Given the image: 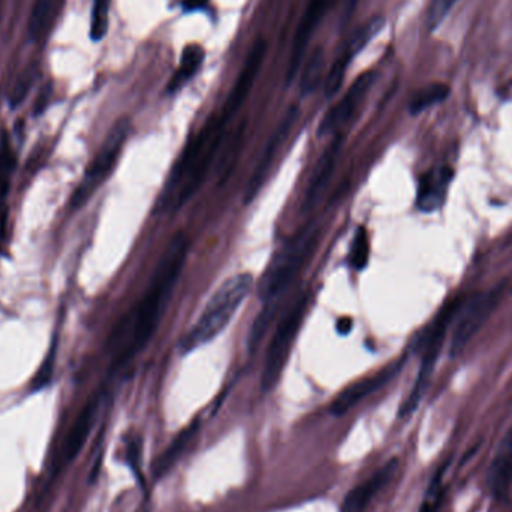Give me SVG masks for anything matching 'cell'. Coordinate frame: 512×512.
Here are the masks:
<instances>
[{
	"label": "cell",
	"instance_id": "1",
	"mask_svg": "<svg viewBox=\"0 0 512 512\" xmlns=\"http://www.w3.org/2000/svg\"><path fill=\"white\" fill-rule=\"evenodd\" d=\"M189 246L191 243L185 233H177L168 243L153 271L146 294L126 321L125 330L120 328L114 336L113 369L126 366L152 340L185 267Z\"/></svg>",
	"mask_w": 512,
	"mask_h": 512
},
{
	"label": "cell",
	"instance_id": "2",
	"mask_svg": "<svg viewBox=\"0 0 512 512\" xmlns=\"http://www.w3.org/2000/svg\"><path fill=\"white\" fill-rule=\"evenodd\" d=\"M227 125L221 114L210 117L206 126L189 140L159 197V212L179 210L194 197L215 161Z\"/></svg>",
	"mask_w": 512,
	"mask_h": 512
},
{
	"label": "cell",
	"instance_id": "3",
	"mask_svg": "<svg viewBox=\"0 0 512 512\" xmlns=\"http://www.w3.org/2000/svg\"><path fill=\"white\" fill-rule=\"evenodd\" d=\"M255 279L251 273H240L222 283L204 307L200 319L183 336L180 351L183 354L195 351L212 342L233 321L243 301L251 295Z\"/></svg>",
	"mask_w": 512,
	"mask_h": 512
},
{
	"label": "cell",
	"instance_id": "4",
	"mask_svg": "<svg viewBox=\"0 0 512 512\" xmlns=\"http://www.w3.org/2000/svg\"><path fill=\"white\" fill-rule=\"evenodd\" d=\"M319 236L318 225H306L280 246L258 282V295L265 304H279L282 295L315 254Z\"/></svg>",
	"mask_w": 512,
	"mask_h": 512
},
{
	"label": "cell",
	"instance_id": "5",
	"mask_svg": "<svg viewBox=\"0 0 512 512\" xmlns=\"http://www.w3.org/2000/svg\"><path fill=\"white\" fill-rule=\"evenodd\" d=\"M310 301H312V292L309 289L301 291L291 307L286 310L282 321L279 322L273 337H271L261 378V388L265 393L273 391L274 387L279 384L280 378H282L283 370H285L289 354H291V348L294 346L298 333H300L304 319H306Z\"/></svg>",
	"mask_w": 512,
	"mask_h": 512
},
{
	"label": "cell",
	"instance_id": "6",
	"mask_svg": "<svg viewBox=\"0 0 512 512\" xmlns=\"http://www.w3.org/2000/svg\"><path fill=\"white\" fill-rule=\"evenodd\" d=\"M462 307V298L460 297L448 301L442 307L441 312L436 315L435 321L430 324L429 330L426 331L423 339H421L423 357H421L420 372H418L417 381H415L411 394H409L408 399L405 400L402 408H400V418L411 417L417 411L418 405H420L424 394H426L427 387H429L430 378H432L436 361L439 358V352H441L445 337H447L448 327L459 316Z\"/></svg>",
	"mask_w": 512,
	"mask_h": 512
},
{
	"label": "cell",
	"instance_id": "7",
	"mask_svg": "<svg viewBox=\"0 0 512 512\" xmlns=\"http://www.w3.org/2000/svg\"><path fill=\"white\" fill-rule=\"evenodd\" d=\"M129 134H131V120L128 117H123V119L114 123L101 149L87 167L80 185L71 195L69 209L74 210V212L81 209L93 197V194L104 185L105 180L111 176L117 162H119Z\"/></svg>",
	"mask_w": 512,
	"mask_h": 512
},
{
	"label": "cell",
	"instance_id": "8",
	"mask_svg": "<svg viewBox=\"0 0 512 512\" xmlns=\"http://www.w3.org/2000/svg\"><path fill=\"white\" fill-rule=\"evenodd\" d=\"M504 285L496 286L490 291L478 294L468 306L459 312V321L451 337V357L462 354L463 349L471 342L472 337L489 321L490 316L498 309L501 298L504 297Z\"/></svg>",
	"mask_w": 512,
	"mask_h": 512
},
{
	"label": "cell",
	"instance_id": "9",
	"mask_svg": "<svg viewBox=\"0 0 512 512\" xmlns=\"http://www.w3.org/2000/svg\"><path fill=\"white\" fill-rule=\"evenodd\" d=\"M297 119V107H289L288 111L283 114L282 120H280L277 128L274 129L270 140L267 141L264 150H262L261 156H259L258 164L255 165L254 173H252L248 186H246L245 194H243V203L251 204L252 201L258 197L262 188H264L265 182H267L268 179V174H270L274 161H276L277 153L282 149L285 141L288 140L289 134H291L295 123H297Z\"/></svg>",
	"mask_w": 512,
	"mask_h": 512
},
{
	"label": "cell",
	"instance_id": "10",
	"mask_svg": "<svg viewBox=\"0 0 512 512\" xmlns=\"http://www.w3.org/2000/svg\"><path fill=\"white\" fill-rule=\"evenodd\" d=\"M376 78H378V74L375 71H367L354 81L351 89L331 110L327 111L324 119L319 123V137H330V135L337 134L352 119L375 84Z\"/></svg>",
	"mask_w": 512,
	"mask_h": 512
},
{
	"label": "cell",
	"instance_id": "11",
	"mask_svg": "<svg viewBox=\"0 0 512 512\" xmlns=\"http://www.w3.org/2000/svg\"><path fill=\"white\" fill-rule=\"evenodd\" d=\"M403 363H405V360L394 361V363L388 364L387 367L379 370L378 373H373V375L360 379V381L346 387L331 403L330 414L334 415V417H342L349 409L357 406L361 400L366 399L375 391L381 390L391 379L399 375Z\"/></svg>",
	"mask_w": 512,
	"mask_h": 512
},
{
	"label": "cell",
	"instance_id": "12",
	"mask_svg": "<svg viewBox=\"0 0 512 512\" xmlns=\"http://www.w3.org/2000/svg\"><path fill=\"white\" fill-rule=\"evenodd\" d=\"M336 0H310L301 18L300 26L295 32L294 42H292L291 57H289L288 72H286V81L291 83L297 77L301 65H303L304 53H306L307 45L316 27L321 23L327 11Z\"/></svg>",
	"mask_w": 512,
	"mask_h": 512
},
{
	"label": "cell",
	"instance_id": "13",
	"mask_svg": "<svg viewBox=\"0 0 512 512\" xmlns=\"http://www.w3.org/2000/svg\"><path fill=\"white\" fill-rule=\"evenodd\" d=\"M265 54H267V42L264 39L255 42L248 59H246L245 66H243L242 72H240L239 78H237L236 84H234L233 90H231L230 96H228L227 102H225L224 110H222L221 116L224 117L225 122H230L239 113L246 99H248L249 93H251L252 87H254L256 77H258L259 71H261Z\"/></svg>",
	"mask_w": 512,
	"mask_h": 512
},
{
	"label": "cell",
	"instance_id": "14",
	"mask_svg": "<svg viewBox=\"0 0 512 512\" xmlns=\"http://www.w3.org/2000/svg\"><path fill=\"white\" fill-rule=\"evenodd\" d=\"M454 179L453 168L436 167L427 171L418 183L417 207L421 212H435L444 206L448 189Z\"/></svg>",
	"mask_w": 512,
	"mask_h": 512
},
{
	"label": "cell",
	"instance_id": "15",
	"mask_svg": "<svg viewBox=\"0 0 512 512\" xmlns=\"http://www.w3.org/2000/svg\"><path fill=\"white\" fill-rule=\"evenodd\" d=\"M397 469H399V460L393 459L385 463L369 480L364 481L346 495L343 499L342 512H366L375 496L393 480Z\"/></svg>",
	"mask_w": 512,
	"mask_h": 512
},
{
	"label": "cell",
	"instance_id": "16",
	"mask_svg": "<svg viewBox=\"0 0 512 512\" xmlns=\"http://www.w3.org/2000/svg\"><path fill=\"white\" fill-rule=\"evenodd\" d=\"M342 135L336 134V137L328 144L325 152L322 153L319 161L316 162L315 170L309 180L306 194H304V207L307 210L312 209L327 189L334 170H336L337 159H339L340 150H342Z\"/></svg>",
	"mask_w": 512,
	"mask_h": 512
},
{
	"label": "cell",
	"instance_id": "17",
	"mask_svg": "<svg viewBox=\"0 0 512 512\" xmlns=\"http://www.w3.org/2000/svg\"><path fill=\"white\" fill-rule=\"evenodd\" d=\"M101 402L102 396L96 394V396H93L92 399L87 402L83 411L78 415L71 432H69L68 438H66L65 447H63L65 462H72V460L80 454L81 448L84 447L87 438H89L90 430H92L93 424H95L96 417H98Z\"/></svg>",
	"mask_w": 512,
	"mask_h": 512
},
{
	"label": "cell",
	"instance_id": "18",
	"mask_svg": "<svg viewBox=\"0 0 512 512\" xmlns=\"http://www.w3.org/2000/svg\"><path fill=\"white\" fill-rule=\"evenodd\" d=\"M512 484V427L499 444L489 471V486L493 495L502 498Z\"/></svg>",
	"mask_w": 512,
	"mask_h": 512
},
{
	"label": "cell",
	"instance_id": "19",
	"mask_svg": "<svg viewBox=\"0 0 512 512\" xmlns=\"http://www.w3.org/2000/svg\"><path fill=\"white\" fill-rule=\"evenodd\" d=\"M198 430H200V420H195L194 423L189 424L186 429H183L182 432L176 436V439L171 442L170 447L162 453L158 462L155 463L156 480H162V478L174 468V465L179 462L180 457L185 454L186 448L194 441Z\"/></svg>",
	"mask_w": 512,
	"mask_h": 512
},
{
	"label": "cell",
	"instance_id": "20",
	"mask_svg": "<svg viewBox=\"0 0 512 512\" xmlns=\"http://www.w3.org/2000/svg\"><path fill=\"white\" fill-rule=\"evenodd\" d=\"M56 8L57 0H35L27 21V35L30 41H44L53 26Z\"/></svg>",
	"mask_w": 512,
	"mask_h": 512
},
{
	"label": "cell",
	"instance_id": "21",
	"mask_svg": "<svg viewBox=\"0 0 512 512\" xmlns=\"http://www.w3.org/2000/svg\"><path fill=\"white\" fill-rule=\"evenodd\" d=\"M204 57H206V51L201 45L191 44L185 47L182 59H180L179 69L168 83V93H176L177 90L182 89L197 74L198 69L203 65Z\"/></svg>",
	"mask_w": 512,
	"mask_h": 512
},
{
	"label": "cell",
	"instance_id": "22",
	"mask_svg": "<svg viewBox=\"0 0 512 512\" xmlns=\"http://www.w3.org/2000/svg\"><path fill=\"white\" fill-rule=\"evenodd\" d=\"M384 26L385 17H382V15H373L363 26L358 27V29L352 33L351 39H349L348 44L345 45V50L340 54V57H343L346 62L351 63L354 57L357 56L358 53H361L375 36H378V33L384 29Z\"/></svg>",
	"mask_w": 512,
	"mask_h": 512
},
{
	"label": "cell",
	"instance_id": "23",
	"mask_svg": "<svg viewBox=\"0 0 512 512\" xmlns=\"http://www.w3.org/2000/svg\"><path fill=\"white\" fill-rule=\"evenodd\" d=\"M325 53L324 48L318 47L312 51L309 59L304 63L303 75H301V95L309 96L315 92L324 74Z\"/></svg>",
	"mask_w": 512,
	"mask_h": 512
},
{
	"label": "cell",
	"instance_id": "24",
	"mask_svg": "<svg viewBox=\"0 0 512 512\" xmlns=\"http://www.w3.org/2000/svg\"><path fill=\"white\" fill-rule=\"evenodd\" d=\"M450 92V86H447V84H429V86L423 87V89L418 90V92L412 96L411 102H409V111H411V114L423 113L427 108L444 102L445 99L450 96Z\"/></svg>",
	"mask_w": 512,
	"mask_h": 512
},
{
	"label": "cell",
	"instance_id": "25",
	"mask_svg": "<svg viewBox=\"0 0 512 512\" xmlns=\"http://www.w3.org/2000/svg\"><path fill=\"white\" fill-rule=\"evenodd\" d=\"M17 167V155L5 131L0 134V201L8 195L12 176Z\"/></svg>",
	"mask_w": 512,
	"mask_h": 512
},
{
	"label": "cell",
	"instance_id": "26",
	"mask_svg": "<svg viewBox=\"0 0 512 512\" xmlns=\"http://www.w3.org/2000/svg\"><path fill=\"white\" fill-rule=\"evenodd\" d=\"M111 0H93L92 15H90V38L92 41H102L107 35L110 24Z\"/></svg>",
	"mask_w": 512,
	"mask_h": 512
},
{
	"label": "cell",
	"instance_id": "27",
	"mask_svg": "<svg viewBox=\"0 0 512 512\" xmlns=\"http://www.w3.org/2000/svg\"><path fill=\"white\" fill-rule=\"evenodd\" d=\"M370 258V239L366 228H358L352 239L351 249H349L348 261L354 270L361 271L367 267Z\"/></svg>",
	"mask_w": 512,
	"mask_h": 512
},
{
	"label": "cell",
	"instance_id": "28",
	"mask_svg": "<svg viewBox=\"0 0 512 512\" xmlns=\"http://www.w3.org/2000/svg\"><path fill=\"white\" fill-rule=\"evenodd\" d=\"M36 77H38V66L36 65H30L29 68L21 72L20 77L17 78L14 86H12L11 92H9V107L17 108L27 98Z\"/></svg>",
	"mask_w": 512,
	"mask_h": 512
},
{
	"label": "cell",
	"instance_id": "29",
	"mask_svg": "<svg viewBox=\"0 0 512 512\" xmlns=\"http://www.w3.org/2000/svg\"><path fill=\"white\" fill-rule=\"evenodd\" d=\"M447 469L448 463H444V465H441V468L435 472V475H433L429 489H427L426 496H424L420 512H435L438 510L442 502V496H444V478Z\"/></svg>",
	"mask_w": 512,
	"mask_h": 512
},
{
	"label": "cell",
	"instance_id": "30",
	"mask_svg": "<svg viewBox=\"0 0 512 512\" xmlns=\"http://www.w3.org/2000/svg\"><path fill=\"white\" fill-rule=\"evenodd\" d=\"M457 2L459 0H432L429 12H427V26H429V29H438Z\"/></svg>",
	"mask_w": 512,
	"mask_h": 512
},
{
	"label": "cell",
	"instance_id": "31",
	"mask_svg": "<svg viewBox=\"0 0 512 512\" xmlns=\"http://www.w3.org/2000/svg\"><path fill=\"white\" fill-rule=\"evenodd\" d=\"M128 463L134 469L135 474L140 475L141 463V441L140 438H134L129 441L128 450Z\"/></svg>",
	"mask_w": 512,
	"mask_h": 512
},
{
	"label": "cell",
	"instance_id": "32",
	"mask_svg": "<svg viewBox=\"0 0 512 512\" xmlns=\"http://www.w3.org/2000/svg\"><path fill=\"white\" fill-rule=\"evenodd\" d=\"M51 96V87H44L42 89L41 95H39L38 101L35 104V113L41 114L42 111L45 110V107L48 105V101H50Z\"/></svg>",
	"mask_w": 512,
	"mask_h": 512
},
{
	"label": "cell",
	"instance_id": "33",
	"mask_svg": "<svg viewBox=\"0 0 512 512\" xmlns=\"http://www.w3.org/2000/svg\"><path fill=\"white\" fill-rule=\"evenodd\" d=\"M352 325H354V321L349 316H343L337 321L336 328L337 333L342 334V336H346V334L351 333Z\"/></svg>",
	"mask_w": 512,
	"mask_h": 512
},
{
	"label": "cell",
	"instance_id": "34",
	"mask_svg": "<svg viewBox=\"0 0 512 512\" xmlns=\"http://www.w3.org/2000/svg\"><path fill=\"white\" fill-rule=\"evenodd\" d=\"M204 5H206V0H185L183 2V8L188 11H195V9L203 8Z\"/></svg>",
	"mask_w": 512,
	"mask_h": 512
},
{
	"label": "cell",
	"instance_id": "35",
	"mask_svg": "<svg viewBox=\"0 0 512 512\" xmlns=\"http://www.w3.org/2000/svg\"><path fill=\"white\" fill-rule=\"evenodd\" d=\"M2 2L3 0H0V9H2Z\"/></svg>",
	"mask_w": 512,
	"mask_h": 512
}]
</instances>
